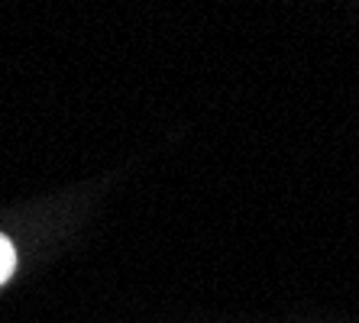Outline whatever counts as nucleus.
I'll return each instance as SVG.
<instances>
[{"label":"nucleus","instance_id":"nucleus-1","mask_svg":"<svg viewBox=\"0 0 359 323\" xmlns=\"http://www.w3.org/2000/svg\"><path fill=\"white\" fill-rule=\"evenodd\" d=\"M13 268H17V252H13V242H10L7 236H0V284L13 275Z\"/></svg>","mask_w":359,"mask_h":323}]
</instances>
